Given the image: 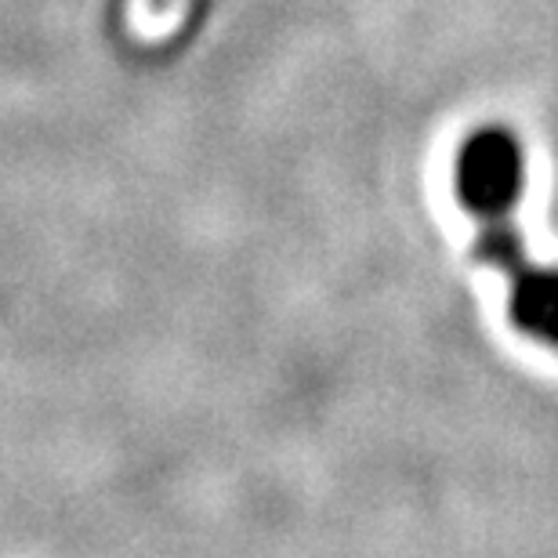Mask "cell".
Masks as SVG:
<instances>
[{
	"label": "cell",
	"instance_id": "cell-1",
	"mask_svg": "<svg viewBox=\"0 0 558 558\" xmlns=\"http://www.w3.org/2000/svg\"><path fill=\"white\" fill-rule=\"evenodd\" d=\"M522 178H526V156H522L515 135L505 128H478L457 149V199L478 221L511 215V207L522 196Z\"/></svg>",
	"mask_w": 558,
	"mask_h": 558
},
{
	"label": "cell",
	"instance_id": "cell-2",
	"mask_svg": "<svg viewBox=\"0 0 558 558\" xmlns=\"http://www.w3.org/2000/svg\"><path fill=\"white\" fill-rule=\"evenodd\" d=\"M511 283V323L537 338L544 344L558 349V269H541V265H522L508 279Z\"/></svg>",
	"mask_w": 558,
	"mask_h": 558
},
{
	"label": "cell",
	"instance_id": "cell-3",
	"mask_svg": "<svg viewBox=\"0 0 558 558\" xmlns=\"http://www.w3.org/2000/svg\"><path fill=\"white\" fill-rule=\"evenodd\" d=\"M189 4H204V0H189Z\"/></svg>",
	"mask_w": 558,
	"mask_h": 558
}]
</instances>
